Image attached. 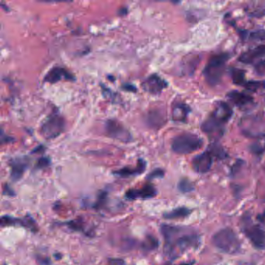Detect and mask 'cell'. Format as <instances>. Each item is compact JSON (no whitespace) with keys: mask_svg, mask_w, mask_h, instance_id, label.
<instances>
[{"mask_svg":"<svg viewBox=\"0 0 265 265\" xmlns=\"http://www.w3.org/2000/svg\"><path fill=\"white\" fill-rule=\"evenodd\" d=\"M213 163V155L209 150L196 155L192 160L193 170L197 174H204L209 172Z\"/></svg>","mask_w":265,"mask_h":265,"instance_id":"5bb4252c","label":"cell"},{"mask_svg":"<svg viewBox=\"0 0 265 265\" xmlns=\"http://www.w3.org/2000/svg\"><path fill=\"white\" fill-rule=\"evenodd\" d=\"M2 194H3L4 195L9 196V197H14V196L16 195L13 189H12L11 188H10V186H9V185H7V184L4 185Z\"/></svg>","mask_w":265,"mask_h":265,"instance_id":"836d02e7","label":"cell"},{"mask_svg":"<svg viewBox=\"0 0 265 265\" xmlns=\"http://www.w3.org/2000/svg\"></svg>","mask_w":265,"mask_h":265,"instance_id":"60d3db41","label":"cell"},{"mask_svg":"<svg viewBox=\"0 0 265 265\" xmlns=\"http://www.w3.org/2000/svg\"><path fill=\"white\" fill-rule=\"evenodd\" d=\"M203 146V140L194 133L186 132L176 136L172 140L171 149L175 153L186 155L195 152Z\"/></svg>","mask_w":265,"mask_h":265,"instance_id":"5b68a950","label":"cell"},{"mask_svg":"<svg viewBox=\"0 0 265 265\" xmlns=\"http://www.w3.org/2000/svg\"><path fill=\"white\" fill-rule=\"evenodd\" d=\"M250 150L255 155H262L265 152V135L258 136L256 141L250 147Z\"/></svg>","mask_w":265,"mask_h":265,"instance_id":"cb8c5ba5","label":"cell"},{"mask_svg":"<svg viewBox=\"0 0 265 265\" xmlns=\"http://www.w3.org/2000/svg\"><path fill=\"white\" fill-rule=\"evenodd\" d=\"M109 265H124V262L122 259L111 258L109 259Z\"/></svg>","mask_w":265,"mask_h":265,"instance_id":"e575fe53","label":"cell"},{"mask_svg":"<svg viewBox=\"0 0 265 265\" xmlns=\"http://www.w3.org/2000/svg\"><path fill=\"white\" fill-rule=\"evenodd\" d=\"M230 58L231 55L228 52L216 54L211 57L202 73L208 84L216 86L221 82L227 62Z\"/></svg>","mask_w":265,"mask_h":265,"instance_id":"277c9868","label":"cell"},{"mask_svg":"<svg viewBox=\"0 0 265 265\" xmlns=\"http://www.w3.org/2000/svg\"><path fill=\"white\" fill-rule=\"evenodd\" d=\"M227 97L236 108H240L241 110H248L254 105L252 96L243 92L232 90L227 93Z\"/></svg>","mask_w":265,"mask_h":265,"instance_id":"7c38bea8","label":"cell"},{"mask_svg":"<svg viewBox=\"0 0 265 265\" xmlns=\"http://www.w3.org/2000/svg\"><path fill=\"white\" fill-rule=\"evenodd\" d=\"M128 13V9L127 7H121L118 9V14L121 16H124V15L127 14Z\"/></svg>","mask_w":265,"mask_h":265,"instance_id":"f35d334b","label":"cell"},{"mask_svg":"<svg viewBox=\"0 0 265 265\" xmlns=\"http://www.w3.org/2000/svg\"><path fill=\"white\" fill-rule=\"evenodd\" d=\"M157 194V190L152 184H147L141 189H132L127 190L124 197L130 201L136 199H150L155 197Z\"/></svg>","mask_w":265,"mask_h":265,"instance_id":"4fadbf2b","label":"cell"},{"mask_svg":"<svg viewBox=\"0 0 265 265\" xmlns=\"http://www.w3.org/2000/svg\"><path fill=\"white\" fill-rule=\"evenodd\" d=\"M209 152H211L213 157H216L219 159H224L228 157V154L226 152L225 150L219 145L214 143L211 145L210 147L208 148Z\"/></svg>","mask_w":265,"mask_h":265,"instance_id":"484cf974","label":"cell"},{"mask_svg":"<svg viewBox=\"0 0 265 265\" xmlns=\"http://www.w3.org/2000/svg\"><path fill=\"white\" fill-rule=\"evenodd\" d=\"M255 72L256 74L259 76H264L265 74V60H261L260 62H257L255 66Z\"/></svg>","mask_w":265,"mask_h":265,"instance_id":"d6a6232c","label":"cell"},{"mask_svg":"<svg viewBox=\"0 0 265 265\" xmlns=\"http://www.w3.org/2000/svg\"><path fill=\"white\" fill-rule=\"evenodd\" d=\"M236 31L243 40L265 41V30H258V31H252V32H248V31L236 28Z\"/></svg>","mask_w":265,"mask_h":265,"instance_id":"ffe728a7","label":"cell"},{"mask_svg":"<svg viewBox=\"0 0 265 265\" xmlns=\"http://www.w3.org/2000/svg\"><path fill=\"white\" fill-rule=\"evenodd\" d=\"M263 58H265V44H261L248 51H244L240 55L238 60L243 64L251 65Z\"/></svg>","mask_w":265,"mask_h":265,"instance_id":"2e32d148","label":"cell"},{"mask_svg":"<svg viewBox=\"0 0 265 265\" xmlns=\"http://www.w3.org/2000/svg\"><path fill=\"white\" fill-rule=\"evenodd\" d=\"M232 82L237 86H243L247 82L246 79V71L238 68H232L229 71Z\"/></svg>","mask_w":265,"mask_h":265,"instance_id":"603a6c76","label":"cell"},{"mask_svg":"<svg viewBox=\"0 0 265 265\" xmlns=\"http://www.w3.org/2000/svg\"><path fill=\"white\" fill-rule=\"evenodd\" d=\"M105 132L107 136L121 143H128L132 141V134L117 120H108L105 124Z\"/></svg>","mask_w":265,"mask_h":265,"instance_id":"ba28073f","label":"cell"},{"mask_svg":"<svg viewBox=\"0 0 265 265\" xmlns=\"http://www.w3.org/2000/svg\"><path fill=\"white\" fill-rule=\"evenodd\" d=\"M192 210H190L187 207H179L176 208L170 212L163 213V217L165 220H180V219H185L189 217L191 214Z\"/></svg>","mask_w":265,"mask_h":265,"instance_id":"44dd1931","label":"cell"},{"mask_svg":"<svg viewBox=\"0 0 265 265\" xmlns=\"http://www.w3.org/2000/svg\"><path fill=\"white\" fill-rule=\"evenodd\" d=\"M65 225L67 226L69 228L76 232H85L84 224L81 220H71L65 223Z\"/></svg>","mask_w":265,"mask_h":265,"instance_id":"f1b7e54d","label":"cell"},{"mask_svg":"<svg viewBox=\"0 0 265 265\" xmlns=\"http://www.w3.org/2000/svg\"><path fill=\"white\" fill-rule=\"evenodd\" d=\"M244 10L249 17L262 18L265 16V1L249 2L244 7Z\"/></svg>","mask_w":265,"mask_h":265,"instance_id":"d6986e66","label":"cell"},{"mask_svg":"<svg viewBox=\"0 0 265 265\" xmlns=\"http://www.w3.org/2000/svg\"><path fill=\"white\" fill-rule=\"evenodd\" d=\"M50 163H51V159L46 156H43V157L39 158L35 167L37 169L46 168V167H49Z\"/></svg>","mask_w":265,"mask_h":265,"instance_id":"1f68e13d","label":"cell"},{"mask_svg":"<svg viewBox=\"0 0 265 265\" xmlns=\"http://www.w3.org/2000/svg\"><path fill=\"white\" fill-rule=\"evenodd\" d=\"M243 234L258 250H265V229L251 221L250 216H243L241 224Z\"/></svg>","mask_w":265,"mask_h":265,"instance_id":"8992f818","label":"cell"},{"mask_svg":"<svg viewBox=\"0 0 265 265\" xmlns=\"http://www.w3.org/2000/svg\"><path fill=\"white\" fill-rule=\"evenodd\" d=\"M233 111L224 101H218L215 109L209 117L201 124V130L211 138H220L223 136L225 125L230 121Z\"/></svg>","mask_w":265,"mask_h":265,"instance_id":"7a4b0ae2","label":"cell"},{"mask_svg":"<svg viewBox=\"0 0 265 265\" xmlns=\"http://www.w3.org/2000/svg\"><path fill=\"white\" fill-rule=\"evenodd\" d=\"M178 265H194L193 262H184V263L179 264Z\"/></svg>","mask_w":265,"mask_h":265,"instance_id":"ab89813d","label":"cell"},{"mask_svg":"<svg viewBox=\"0 0 265 265\" xmlns=\"http://www.w3.org/2000/svg\"><path fill=\"white\" fill-rule=\"evenodd\" d=\"M142 247L146 251H155L159 247V241L155 236H152V235H148L145 239Z\"/></svg>","mask_w":265,"mask_h":265,"instance_id":"d4e9b609","label":"cell"},{"mask_svg":"<svg viewBox=\"0 0 265 265\" xmlns=\"http://www.w3.org/2000/svg\"><path fill=\"white\" fill-rule=\"evenodd\" d=\"M62 80L74 82L76 80V77L70 70H66L63 67H60V66H55V67L51 68L45 74L44 79H43L44 82H48L51 84H53L55 82Z\"/></svg>","mask_w":265,"mask_h":265,"instance_id":"8fae6325","label":"cell"},{"mask_svg":"<svg viewBox=\"0 0 265 265\" xmlns=\"http://www.w3.org/2000/svg\"><path fill=\"white\" fill-rule=\"evenodd\" d=\"M10 178L13 182H17L23 178L26 170L29 167V159L28 157L13 158L9 162Z\"/></svg>","mask_w":265,"mask_h":265,"instance_id":"9a60e30c","label":"cell"},{"mask_svg":"<svg viewBox=\"0 0 265 265\" xmlns=\"http://www.w3.org/2000/svg\"><path fill=\"white\" fill-rule=\"evenodd\" d=\"M160 231L164 239L165 252L170 258H177L188 250H195L201 245V236L190 228L162 224Z\"/></svg>","mask_w":265,"mask_h":265,"instance_id":"6da1fadb","label":"cell"},{"mask_svg":"<svg viewBox=\"0 0 265 265\" xmlns=\"http://www.w3.org/2000/svg\"><path fill=\"white\" fill-rule=\"evenodd\" d=\"M213 245L224 254L237 255L242 252V243L240 238L231 228H221L212 237Z\"/></svg>","mask_w":265,"mask_h":265,"instance_id":"3957f363","label":"cell"},{"mask_svg":"<svg viewBox=\"0 0 265 265\" xmlns=\"http://www.w3.org/2000/svg\"><path fill=\"white\" fill-rule=\"evenodd\" d=\"M108 200V192L101 191L100 194L97 196V199L95 204L93 205V208L96 209H101V208L105 206Z\"/></svg>","mask_w":265,"mask_h":265,"instance_id":"f546056e","label":"cell"},{"mask_svg":"<svg viewBox=\"0 0 265 265\" xmlns=\"http://www.w3.org/2000/svg\"><path fill=\"white\" fill-rule=\"evenodd\" d=\"M147 120H148L149 124L154 128H159L165 123L164 115L162 112L157 110L150 112Z\"/></svg>","mask_w":265,"mask_h":265,"instance_id":"7402d4cb","label":"cell"},{"mask_svg":"<svg viewBox=\"0 0 265 265\" xmlns=\"http://www.w3.org/2000/svg\"><path fill=\"white\" fill-rule=\"evenodd\" d=\"M190 112V108L189 105L184 103H178L173 107V120L178 122H185Z\"/></svg>","mask_w":265,"mask_h":265,"instance_id":"ac0fdd59","label":"cell"},{"mask_svg":"<svg viewBox=\"0 0 265 265\" xmlns=\"http://www.w3.org/2000/svg\"><path fill=\"white\" fill-rule=\"evenodd\" d=\"M164 170L163 169L156 168L152 170V172L147 175V178L148 180L156 179V178H163L164 177Z\"/></svg>","mask_w":265,"mask_h":265,"instance_id":"4dcf8cb0","label":"cell"},{"mask_svg":"<svg viewBox=\"0 0 265 265\" xmlns=\"http://www.w3.org/2000/svg\"><path fill=\"white\" fill-rule=\"evenodd\" d=\"M147 169V162L143 159H139L138 160L137 166L136 167H125L120 170H114L113 174L117 177H121L123 178H128L130 177H136L141 175L145 172Z\"/></svg>","mask_w":265,"mask_h":265,"instance_id":"e0dca14e","label":"cell"},{"mask_svg":"<svg viewBox=\"0 0 265 265\" xmlns=\"http://www.w3.org/2000/svg\"><path fill=\"white\" fill-rule=\"evenodd\" d=\"M168 86V82L158 74H153L149 76L142 82V88L150 94H159Z\"/></svg>","mask_w":265,"mask_h":265,"instance_id":"30bf717a","label":"cell"},{"mask_svg":"<svg viewBox=\"0 0 265 265\" xmlns=\"http://www.w3.org/2000/svg\"><path fill=\"white\" fill-rule=\"evenodd\" d=\"M44 150V147H43L42 145H40V146L36 147V148L32 151V153H37V152H43Z\"/></svg>","mask_w":265,"mask_h":265,"instance_id":"74e56055","label":"cell"},{"mask_svg":"<svg viewBox=\"0 0 265 265\" xmlns=\"http://www.w3.org/2000/svg\"><path fill=\"white\" fill-rule=\"evenodd\" d=\"M0 225L3 228L6 227H22L33 232L38 231V224L29 215L23 218H16L10 216H2L0 220Z\"/></svg>","mask_w":265,"mask_h":265,"instance_id":"9c48e42d","label":"cell"},{"mask_svg":"<svg viewBox=\"0 0 265 265\" xmlns=\"http://www.w3.org/2000/svg\"><path fill=\"white\" fill-rule=\"evenodd\" d=\"M66 127L65 119L58 112L51 113L40 127V133L47 139H52L60 136Z\"/></svg>","mask_w":265,"mask_h":265,"instance_id":"52a82bcc","label":"cell"},{"mask_svg":"<svg viewBox=\"0 0 265 265\" xmlns=\"http://www.w3.org/2000/svg\"><path fill=\"white\" fill-rule=\"evenodd\" d=\"M13 140V138L10 137V136H4L3 134L2 133V135H1V143H2V144L6 143H6H8V142H12Z\"/></svg>","mask_w":265,"mask_h":265,"instance_id":"8d00e7d4","label":"cell"},{"mask_svg":"<svg viewBox=\"0 0 265 265\" xmlns=\"http://www.w3.org/2000/svg\"><path fill=\"white\" fill-rule=\"evenodd\" d=\"M178 190L181 193L186 194V193L193 191L195 187H194V184L192 183L190 180L188 179V178H182L179 181V183H178Z\"/></svg>","mask_w":265,"mask_h":265,"instance_id":"83f0119b","label":"cell"},{"mask_svg":"<svg viewBox=\"0 0 265 265\" xmlns=\"http://www.w3.org/2000/svg\"><path fill=\"white\" fill-rule=\"evenodd\" d=\"M243 86L248 91L255 93V92H258V90L265 88V81L247 80V82H245V84L243 85Z\"/></svg>","mask_w":265,"mask_h":265,"instance_id":"4316f807","label":"cell"},{"mask_svg":"<svg viewBox=\"0 0 265 265\" xmlns=\"http://www.w3.org/2000/svg\"><path fill=\"white\" fill-rule=\"evenodd\" d=\"M122 88L124 90H127V91L136 92V86H133L132 84H130V83L123 85Z\"/></svg>","mask_w":265,"mask_h":265,"instance_id":"d590c367","label":"cell"}]
</instances>
